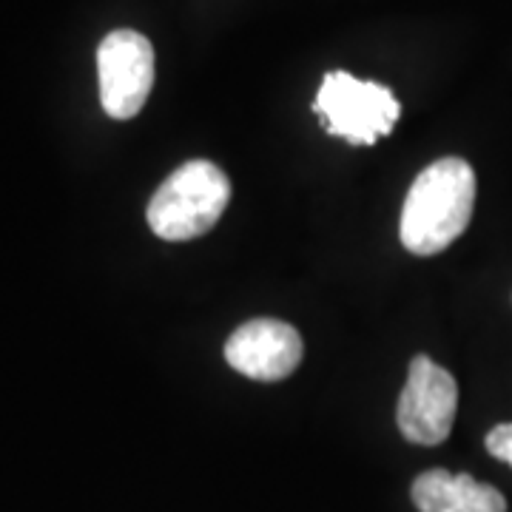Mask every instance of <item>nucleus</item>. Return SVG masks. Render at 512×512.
<instances>
[{
  "mask_svg": "<svg viewBox=\"0 0 512 512\" xmlns=\"http://www.w3.org/2000/svg\"><path fill=\"white\" fill-rule=\"evenodd\" d=\"M484 447H487L490 456L512 467V421L495 424L493 430L487 433V439H484Z\"/></svg>",
  "mask_w": 512,
  "mask_h": 512,
  "instance_id": "nucleus-8",
  "label": "nucleus"
},
{
  "mask_svg": "<svg viewBox=\"0 0 512 512\" xmlns=\"http://www.w3.org/2000/svg\"><path fill=\"white\" fill-rule=\"evenodd\" d=\"M302 336L282 319H251L225 342V362L256 382H282L302 362Z\"/></svg>",
  "mask_w": 512,
  "mask_h": 512,
  "instance_id": "nucleus-6",
  "label": "nucleus"
},
{
  "mask_svg": "<svg viewBox=\"0 0 512 512\" xmlns=\"http://www.w3.org/2000/svg\"><path fill=\"white\" fill-rule=\"evenodd\" d=\"M100 103L114 120H131L154 89V46L134 29H117L97 49Z\"/></svg>",
  "mask_w": 512,
  "mask_h": 512,
  "instance_id": "nucleus-4",
  "label": "nucleus"
},
{
  "mask_svg": "<svg viewBox=\"0 0 512 512\" xmlns=\"http://www.w3.org/2000/svg\"><path fill=\"white\" fill-rule=\"evenodd\" d=\"M476 171L461 157H441L413 180L402 208L399 237L416 256L447 251L473 220Z\"/></svg>",
  "mask_w": 512,
  "mask_h": 512,
  "instance_id": "nucleus-1",
  "label": "nucleus"
},
{
  "mask_svg": "<svg viewBox=\"0 0 512 512\" xmlns=\"http://www.w3.org/2000/svg\"><path fill=\"white\" fill-rule=\"evenodd\" d=\"M231 202V180L211 160H188L148 202V228L165 242H188L208 234Z\"/></svg>",
  "mask_w": 512,
  "mask_h": 512,
  "instance_id": "nucleus-2",
  "label": "nucleus"
},
{
  "mask_svg": "<svg viewBox=\"0 0 512 512\" xmlns=\"http://www.w3.org/2000/svg\"><path fill=\"white\" fill-rule=\"evenodd\" d=\"M458 413V384L450 370L436 365L430 356H413L407 367L396 421L407 441L436 447L447 441Z\"/></svg>",
  "mask_w": 512,
  "mask_h": 512,
  "instance_id": "nucleus-5",
  "label": "nucleus"
},
{
  "mask_svg": "<svg viewBox=\"0 0 512 512\" xmlns=\"http://www.w3.org/2000/svg\"><path fill=\"white\" fill-rule=\"evenodd\" d=\"M316 111L328 134L350 146H373L402 117V106L387 86L359 80L345 69L325 74L316 92Z\"/></svg>",
  "mask_w": 512,
  "mask_h": 512,
  "instance_id": "nucleus-3",
  "label": "nucleus"
},
{
  "mask_svg": "<svg viewBox=\"0 0 512 512\" xmlns=\"http://www.w3.org/2000/svg\"><path fill=\"white\" fill-rule=\"evenodd\" d=\"M410 495L419 512H507V498L495 487L450 470L421 473Z\"/></svg>",
  "mask_w": 512,
  "mask_h": 512,
  "instance_id": "nucleus-7",
  "label": "nucleus"
}]
</instances>
